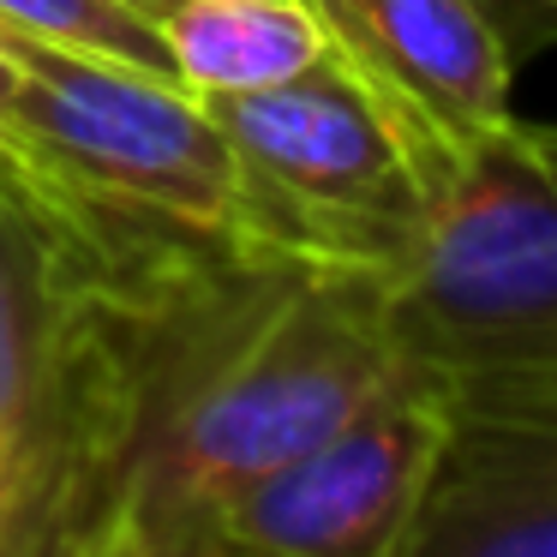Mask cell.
Here are the masks:
<instances>
[{
    "mask_svg": "<svg viewBox=\"0 0 557 557\" xmlns=\"http://www.w3.org/2000/svg\"><path fill=\"white\" fill-rule=\"evenodd\" d=\"M121 7H133V13H145V18H157L162 7H169V0H121Z\"/></svg>",
    "mask_w": 557,
    "mask_h": 557,
    "instance_id": "cell-12",
    "label": "cell"
},
{
    "mask_svg": "<svg viewBox=\"0 0 557 557\" xmlns=\"http://www.w3.org/2000/svg\"><path fill=\"white\" fill-rule=\"evenodd\" d=\"M234 557H264V552H240V545H234Z\"/></svg>",
    "mask_w": 557,
    "mask_h": 557,
    "instance_id": "cell-14",
    "label": "cell"
},
{
    "mask_svg": "<svg viewBox=\"0 0 557 557\" xmlns=\"http://www.w3.org/2000/svg\"><path fill=\"white\" fill-rule=\"evenodd\" d=\"M396 377L377 270L228 252L169 318L109 528H216L246 485L330 437Z\"/></svg>",
    "mask_w": 557,
    "mask_h": 557,
    "instance_id": "cell-1",
    "label": "cell"
},
{
    "mask_svg": "<svg viewBox=\"0 0 557 557\" xmlns=\"http://www.w3.org/2000/svg\"><path fill=\"white\" fill-rule=\"evenodd\" d=\"M528 138H533V150H540V162L552 169V181H557V126H528Z\"/></svg>",
    "mask_w": 557,
    "mask_h": 557,
    "instance_id": "cell-11",
    "label": "cell"
},
{
    "mask_svg": "<svg viewBox=\"0 0 557 557\" xmlns=\"http://www.w3.org/2000/svg\"><path fill=\"white\" fill-rule=\"evenodd\" d=\"M384 312L449 413H557V181L521 121L425 193Z\"/></svg>",
    "mask_w": 557,
    "mask_h": 557,
    "instance_id": "cell-2",
    "label": "cell"
},
{
    "mask_svg": "<svg viewBox=\"0 0 557 557\" xmlns=\"http://www.w3.org/2000/svg\"><path fill=\"white\" fill-rule=\"evenodd\" d=\"M150 25L169 49L174 85L198 102L276 90L330 54L306 0H169Z\"/></svg>",
    "mask_w": 557,
    "mask_h": 557,
    "instance_id": "cell-8",
    "label": "cell"
},
{
    "mask_svg": "<svg viewBox=\"0 0 557 557\" xmlns=\"http://www.w3.org/2000/svg\"><path fill=\"white\" fill-rule=\"evenodd\" d=\"M444 432V396L401 372L354 420L246 485L216 533L264 557H401Z\"/></svg>",
    "mask_w": 557,
    "mask_h": 557,
    "instance_id": "cell-5",
    "label": "cell"
},
{
    "mask_svg": "<svg viewBox=\"0 0 557 557\" xmlns=\"http://www.w3.org/2000/svg\"><path fill=\"white\" fill-rule=\"evenodd\" d=\"M0 121L109 210L246 246L234 145L174 78L0 30Z\"/></svg>",
    "mask_w": 557,
    "mask_h": 557,
    "instance_id": "cell-3",
    "label": "cell"
},
{
    "mask_svg": "<svg viewBox=\"0 0 557 557\" xmlns=\"http://www.w3.org/2000/svg\"><path fill=\"white\" fill-rule=\"evenodd\" d=\"M521 7H540V13H557V0H521Z\"/></svg>",
    "mask_w": 557,
    "mask_h": 557,
    "instance_id": "cell-13",
    "label": "cell"
},
{
    "mask_svg": "<svg viewBox=\"0 0 557 557\" xmlns=\"http://www.w3.org/2000/svg\"><path fill=\"white\" fill-rule=\"evenodd\" d=\"M246 186V246L389 276L425 210V174L389 114L318 61L276 90L205 102Z\"/></svg>",
    "mask_w": 557,
    "mask_h": 557,
    "instance_id": "cell-4",
    "label": "cell"
},
{
    "mask_svg": "<svg viewBox=\"0 0 557 557\" xmlns=\"http://www.w3.org/2000/svg\"><path fill=\"white\" fill-rule=\"evenodd\" d=\"M0 30L37 42H61V49H85L102 61L145 66L157 78H174L169 49H162L157 25L121 0H0Z\"/></svg>",
    "mask_w": 557,
    "mask_h": 557,
    "instance_id": "cell-9",
    "label": "cell"
},
{
    "mask_svg": "<svg viewBox=\"0 0 557 557\" xmlns=\"http://www.w3.org/2000/svg\"><path fill=\"white\" fill-rule=\"evenodd\" d=\"M306 13L324 30L330 61L408 138L425 193L516 121V66L485 0H306Z\"/></svg>",
    "mask_w": 557,
    "mask_h": 557,
    "instance_id": "cell-6",
    "label": "cell"
},
{
    "mask_svg": "<svg viewBox=\"0 0 557 557\" xmlns=\"http://www.w3.org/2000/svg\"><path fill=\"white\" fill-rule=\"evenodd\" d=\"M73 557H234V545L216 528H186V533H145V528H109Z\"/></svg>",
    "mask_w": 557,
    "mask_h": 557,
    "instance_id": "cell-10",
    "label": "cell"
},
{
    "mask_svg": "<svg viewBox=\"0 0 557 557\" xmlns=\"http://www.w3.org/2000/svg\"><path fill=\"white\" fill-rule=\"evenodd\" d=\"M401 557H557V413H449Z\"/></svg>",
    "mask_w": 557,
    "mask_h": 557,
    "instance_id": "cell-7",
    "label": "cell"
}]
</instances>
